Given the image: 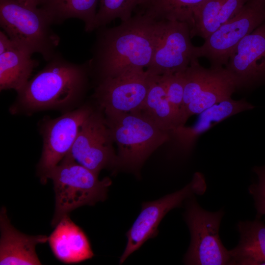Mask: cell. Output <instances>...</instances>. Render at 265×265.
Masks as SVG:
<instances>
[{
  "mask_svg": "<svg viewBox=\"0 0 265 265\" xmlns=\"http://www.w3.org/2000/svg\"><path fill=\"white\" fill-rule=\"evenodd\" d=\"M139 111L164 131L170 132L184 126L167 98L159 76H153L146 99Z\"/></svg>",
  "mask_w": 265,
  "mask_h": 265,
  "instance_id": "20",
  "label": "cell"
},
{
  "mask_svg": "<svg viewBox=\"0 0 265 265\" xmlns=\"http://www.w3.org/2000/svg\"><path fill=\"white\" fill-rule=\"evenodd\" d=\"M114 142L118 146L117 167L136 169L170 138L140 111L104 114Z\"/></svg>",
  "mask_w": 265,
  "mask_h": 265,
  "instance_id": "5",
  "label": "cell"
},
{
  "mask_svg": "<svg viewBox=\"0 0 265 265\" xmlns=\"http://www.w3.org/2000/svg\"><path fill=\"white\" fill-rule=\"evenodd\" d=\"M249 0H206L194 11L189 26L191 38L206 39L233 18Z\"/></svg>",
  "mask_w": 265,
  "mask_h": 265,
  "instance_id": "18",
  "label": "cell"
},
{
  "mask_svg": "<svg viewBox=\"0 0 265 265\" xmlns=\"http://www.w3.org/2000/svg\"><path fill=\"white\" fill-rule=\"evenodd\" d=\"M206 0H144L139 13L157 21H178L190 26L196 9Z\"/></svg>",
  "mask_w": 265,
  "mask_h": 265,
  "instance_id": "23",
  "label": "cell"
},
{
  "mask_svg": "<svg viewBox=\"0 0 265 265\" xmlns=\"http://www.w3.org/2000/svg\"><path fill=\"white\" fill-rule=\"evenodd\" d=\"M238 245L231 250L232 265H265V224L259 220L240 221Z\"/></svg>",
  "mask_w": 265,
  "mask_h": 265,
  "instance_id": "19",
  "label": "cell"
},
{
  "mask_svg": "<svg viewBox=\"0 0 265 265\" xmlns=\"http://www.w3.org/2000/svg\"><path fill=\"white\" fill-rule=\"evenodd\" d=\"M19 47L0 54V90L18 93L26 85L38 62Z\"/></svg>",
  "mask_w": 265,
  "mask_h": 265,
  "instance_id": "21",
  "label": "cell"
},
{
  "mask_svg": "<svg viewBox=\"0 0 265 265\" xmlns=\"http://www.w3.org/2000/svg\"></svg>",
  "mask_w": 265,
  "mask_h": 265,
  "instance_id": "29",
  "label": "cell"
},
{
  "mask_svg": "<svg viewBox=\"0 0 265 265\" xmlns=\"http://www.w3.org/2000/svg\"><path fill=\"white\" fill-rule=\"evenodd\" d=\"M254 107L245 99L234 100L231 98L205 109L199 114L195 124L191 127H180L170 132L180 147L190 150L199 135L216 124L241 111Z\"/></svg>",
  "mask_w": 265,
  "mask_h": 265,
  "instance_id": "17",
  "label": "cell"
},
{
  "mask_svg": "<svg viewBox=\"0 0 265 265\" xmlns=\"http://www.w3.org/2000/svg\"><path fill=\"white\" fill-rule=\"evenodd\" d=\"M104 112L93 109L81 125L77 137L67 154L97 174L103 169L117 167V155Z\"/></svg>",
  "mask_w": 265,
  "mask_h": 265,
  "instance_id": "10",
  "label": "cell"
},
{
  "mask_svg": "<svg viewBox=\"0 0 265 265\" xmlns=\"http://www.w3.org/2000/svg\"><path fill=\"white\" fill-rule=\"evenodd\" d=\"M18 47L6 34L2 30L0 31V54Z\"/></svg>",
  "mask_w": 265,
  "mask_h": 265,
  "instance_id": "27",
  "label": "cell"
},
{
  "mask_svg": "<svg viewBox=\"0 0 265 265\" xmlns=\"http://www.w3.org/2000/svg\"><path fill=\"white\" fill-rule=\"evenodd\" d=\"M258 176L257 183L250 186V193L254 197L258 214L265 215V165L254 169Z\"/></svg>",
  "mask_w": 265,
  "mask_h": 265,
  "instance_id": "26",
  "label": "cell"
},
{
  "mask_svg": "<svg viewBox=\"0 0 265 265\" xmlns=\"http://www.w3.org/2000/svg\"><path fill=\"white\" fill-rule=\"evenodd\" d=\"M162 21L138 13L116 26L96 29L88 60L96 84L150 64L161 33Z\"/></svg>",
  "mask_w": 265,
  "mask_h": 265,
  "instance_id": "1",
  "label": "cell"
},
{
  "mask_svg": "<svg viewBox=\"0 0 265 265\" xmlns=\"http://www.w3.org/2000/svg\"><path fill=\"white\" fill-rule=\"evenodd\" d=\"M185 71L159 76L167 98L179 115L184 126L182 114L185 86Z\"/></svg>",
  "mask_w": 265,
  "mask_h": 265,
  "instance_id": "25",
  "label": "cell"
},
{
  "mask_svg": "<svg viewBox=\"0 0 265 265\" xmlns=\"http://www.w3.org/2000/svg\"><path fill=\"white\" fill-rule=\"evenodd\" d=\"M225 66L237 89L265 81V22L237 44Z\"/></svg>",
  "mask_w": 265,
  "mask_h": 265,
  "instance_id": "13",
  "label": "cell"
},
{
  "mask_svg": "<svg viewBox=\"0 0 265 265\" xmlns=\"http://www.w3.org/2000/svg\"><path fill=\"white\" fill-rule=\"evenodd\" d=\"M41 7L21 4L15 0H0V25L17 46L32 55L40 54L49 61L57 53L60 38Z\"/></svg>",
  "mask_w": 265,
  "mask_h": 265,
  "instance_id": "4",
  "label": "cell"
},
{
  "mask_svg": "<svg viewBox=\"0 0 265 265\" xmlns=\"http://www.w3.org/2000/svg\"><path fill=\"white\" fill-rule=\"evenodd\" d=\"M93 109L83 106L57 118L47 117L42 121L40 130L43 149L37 168L42 183H47L48 173L70 151L81 125Z\"/></svg>",
  "mask_w": 265,
  "mask_h": 265,
  "instance_id": "9",
  "label": "cell"
},
{
  "mask_svg": "<svg viewBox=\"0 0 265 265\" xmlns=\"http://www.w3.org/2000/svg\"><path fill=\"white\" fill-rule=\"evenodd\" d=\"M52 180L55 208L52 225L55 226L64 216L84 205H94L105 201L111 180H102L98 175L77 162L66 155L47 175Z\"/></svg>",
  "mask_w": 265,
  "mask_h": 265,
  "instance_id": "3",
  "label": "cell"
},
{
  "mask_svg": "<svg viewBox=\"0 0 265 265\" xmlns=\"http://www.w3.org/2000/svg\"><path fill=\"white\" fill-rule=\"evenodd\" d=\"M265 22V0H249L232 19L196 47L197 58L204 57L211 68L223 67L237 44Z\"/></svg>",
  "mask_w": 265,
  "mask_h": 265,
  "instance_id": "7",
  "label": "cell"
},
{
  "mask_svg": "<svg viewBox=\"0 0 265 265\" xmlns=\"http://www.w3.org/2000/svg\"><path fill=\"white\" fill-rule=\"evenodd\" d=\"M55 226L48 241L56 259L64 263L74 264L94 256L86 235L69 214L63 217Z\"/></svg>",
  "mask_w": 265,
  "mask_h": 265,
  "instance_id": "15",
  "label": "cell"
},
{
  "mask_svg": "<svg viewBox=\"0 0 265 265\" xmlns=\"http://www.w3.org/2000/svg\"><path fill=\"white\" fill-rule=\"evenodd\" d=\"M144 0H100L94 28L106 26L115 19L126 21L132 17V13Z\"/></svg>",
  "mask_w": 265,
  "mask_h": 265,
  "instance_id": "24",
  "label": "cell"
},
{
  "mask_svg": "<svg viewBox=\"0 0 265 265\" xmlns=\"http://www.w3.org/2000/svg\"><path fill=\"white\" fill-rule=\"evenodd\" d=\"M153 79L144 70L107 78L96 85L93 97L104 114L139 111Z\"/></svg>",
  "mask_w": 265,
  "mask_h": 265,
  "instance_id": "11",
  "label": "cell"
},
{
  "mask_svg": "<svg viewBox=\"0 0 265 265\" xmlns=\"http://www.w3.org/2000/svg\"><path fill=\"white\" fill-rule=\"evenodd\" d=\"M90 77L88 60L73 63L57 53L17 93L9 111L30 115L50 109L72 110L84 97Z\"/></svg>",
  "mask_w": 265,
  "mask_h": 265,
  "instance_id": "2",
  "label": "cell"
},
{
  "mask_svg": "<svg viewBox=\"0 0 265 265\" xmlns=\"http://www.w3.org/2000/svg\"><path fill=\"white\" fill-rule=\"evenodd\" d=\"M236 89L234 77L225 67L206 68L200 93L183 109V123L191 116L231 98Z\"/></svg>",
  "mask_w": 265,
  "mask_h": 265,
  "instance_id": "16",
  "label": "cell"
},
{
  "mask_svg": "<svg viewBox=\"0 0 265 265\" xmlns=\"http://www.w3.org/2000/svg\"><path fill=\"white\" fill-rule=\"evenodd\" d=\"M162 21L161 33L151 62L146 70L154 76L184 72L193 60L198 59L196 47L191 42L188 24Z\"/></svg>",
  "mask_w": 265,
  "mask_h": 265,
  "instance_id": "12",
  "label": "cell"
},
{
  "mask_svg": "<svg viewBox=\"0 0 265 265\" xmlns=\"http://www.w3.org/2000/svg\"><path fill=\"white\" fill-rule=\"evenodd\" d=\"M206 188L204 176L196 172L190 183L182 189L158 200L144 203L140 213L127 233V245L120 258V264L147 240L157 235L158 225L169 211L180 207L184 200L195 194L202 195Z\"/></svg>",
  "mask_w": 265,
  "mask_h": 265,
  "instance_id": "8",
  "label": "cell"
},
{
  "mask_svg": "<svg viewBox=\"0 0 265 265\" xmlns=\"http://www.w3.org/2000/svg\"><path fill=\"white\" fill-rule=\"evenodd\" d=\"M17 2L31 7H38L41 5L45 0H15Z\"/></svg>",
  "mask_w": 265,
  "mask_h": 265,
  "instance_id": "28",
  "label": "cell"
},
{
  "mask_svg": "<svg viewBox=\"0 0 265 265\" xmlns=\"http://www.w3.org/2000/svg\"><path fill=\"white\" fill-rule=\"evenodd\" d=\"M6 209L0 215V265H41L36 253L38 244L46 243L44 235L29 236L17 230L7 217Z\"/></svg>",
  "mask_w": 265,
  "mask_h": 265,
  "instance_id": "14",
  "label": "cell"
},
{
  "mask_svg": "<svg viewBox=\"0 0 265 265\" xmlns=\"http://www.w3.org/2000/svg\"><path fill=\"white\" fill-rule=\"evenodd\" d=\"M223 212H208L194 198L188 201L185 218L191 234V242L185 263L196 265L232 264L231 250L223 245L219 236Z\"/></svg>",
  "mask_w": 265,
  "mask_h": 265,
  "instance_id": "6",
  "label": "cell"
},
{
  "mask_svg": "<svg viewBox=\"0 0 265 265\" xmlns=\"http://www.w3.org/2000/svg\"><path fill=\"white\" fill-rule=\"evenodd\" d=\"M98 0H45L41 8L48 15L52 24H61L76 18L84 24V30H95L94 25Z\"/></svg>",
  "mask_w": 265,
  "mask_h": 265,
  "instance_id": "22",
  "label": "cell"
}]
</instances>
